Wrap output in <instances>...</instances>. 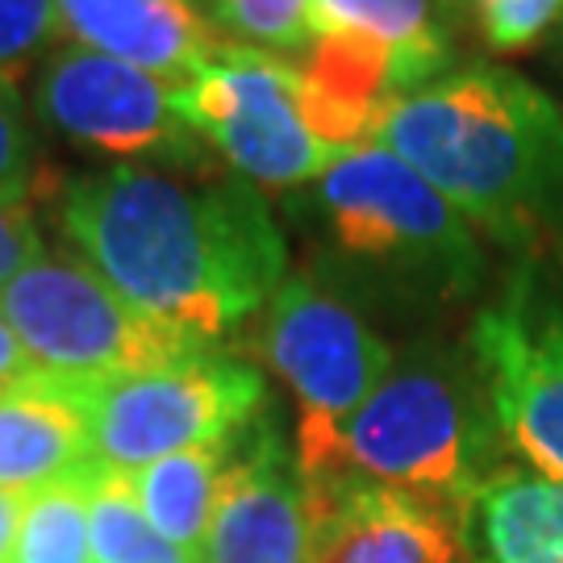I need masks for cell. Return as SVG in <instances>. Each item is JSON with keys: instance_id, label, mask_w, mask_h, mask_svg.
<instances>
[{"instance_id": "obj_12", "label": "cell", "mask_w": 563, "mask_h": 563, "mask_svg": "<svg viewBox=\"0 0 563 563\" xmlns=\"http://www.w3.org/2000/svg\"><path fill=\"white\" fill-rule=\"evenodd\" d=\"M313 493L309 563H463V518L367 481H330Z\"/></svg>"}, {"instance_id": "obj_6", "label": "cell", "mask_w": 563, "mask_h": 563, "mask_svg": "<svg viewBox=\"0 0 563 563\" xmlns=\"http://www.w3.org/2000/svg\"><path fill=\"white\" fill-rule=\"evenodd\" d=\"M0 305L34 367L71 384L159 372L218 346L146 318L76 251H46L0 288Z\"/></svg>"}, {"instance_id": "obj_5", "label": "cell", "mask_w": 563, "mask_h": 563, "mask_svg": "<svg viewBox=\"0 0 563 563\" xmlns=\"http://www.w3.org/2000/svg\"><path fill=\"white\" fill-rule=\"evenodd\" d=\"M260 355L297 401V463L305 484L330 467L342 426L393 372L397 351L360 305L313 267L288 272L260 313Z\"/></svg>"}, {"instance_id": "obj_25", "label": "cell", "mask_w": 563, "mask_h": 563, "mask_svg": "<svg viewBox=\"0 0 563 563\" xmlns=\"http://www.w3.org/2000/svg\"><path fill=\"white\" fill-rule=\"evenodd\" d=\"M38 367L30 360V351L21 346L18 330L9 322V313H4V305H0V388H9V384L25 380V376H34Z\"/></svg>"}, {"instance_id": "obj_9", "label": "cell", "mask_w": 563, "mask_h": 563, "mask_svg": "<svg viewBox=\"0 0 563 563\" xmlns=\"http://www.w3.org/2000/svg\"><path fill=\"white\" fill-rule=\"evenodd\" d=\"M34 113L71 146L113 163L197 172L209 146L184 113V88L63 38L34 76Z\"/></svg>"}, {"instance_id": "obj_4", "label": "cell", "mask_w": 563, "mask_h": 563, "mask_svg": "<svg viewBox=\"0 0 563 563\" xmlns=\"http://www.w3.org/2000/svg\"><path fill=\"white\" fill-rule=\"evenodd\" d=\"M501 426L472 351L418 339L397 351L380 388L342 426L318 484H384L463 518L476 488L501 467Z\"/></svg>"}, {"instance_id": "obj_26", "label": "cell", "mask_w": 563, "mask_h": 563, "mask_svg": "<svg viewBox=\"0 0 563 563\" xmlns=\"http://www.w3.org/2000/svg\"><path fill=\"white\" fill-rule=\"evenodd\" d=\"M21 501H25V497L0 488V563H9V555H13V539H18V522H21Z\"/></svg>"}, {"instance_id": "obj_11", "label": "cell", "mask_w": 563, "mask_h": 563, "mask_svg": "<svg viewBox=\"0 0 563 563\" xmlns=\"http://www.w3.org/2000/svg\"><path fill=\"white\" fill-rule=\"evenodd\" d=\"M309 551L313 493L297 451L272 418H255L234 439L201 563H309Z\"/></svg>"}, {"instance_id": "obj_27", "label": "cell", "mask_w": 563, "mask_h": 563, "mask_svg": "<svg viewBox=\"0 0 563 563\" xmlns=\"http://www.w3.org/2000/svg\"><path fill=\"white\" fill-rule=\"evenodd\" d=\"M555 34H560V51H563V13H560V25H555Z\"/></svg>"}, {"instance_id": "obj_19", "label": "cell", "mask_w": 563, "mask_h": 563, "mask_svg": "<svg viewBox=\"0 0 563 563\" xmlns=\"http://www.w3.org/2000/svg\"><path fill=\"white\" fill-rule=\"evenodd\" d=\"M88 547L92 563H188L146 522L130 481L101 467L88 484Z\"/></svg>"}, {"instance_id": "obj_18", "label": "cell", "mask_w": 563, "mask_h": 563, "mask_svg": "<svg viewBox=\"0 0 563 563\" xmlns=\"http://www.w3.org/2000/svg\"><path fill=\"white\" fill-rule=\"evenodd\" d=\"M92 472L46 484L21 501V522L9 563H92V547H88Z\"/></svg>"}, {"instance_id": "obj_22", "label": "cell", "mask_w": 563, "mask_h": 563, "mask_svg": "<svg viewBox=\"0 0 563 563\" xmlns=\"http://www.w3.org/2000/svg\"><path fill=\"white\" fill-rule=\"evenodd\" d=\"M42 151L38 125L30 118L25 92L0 80V201L42 197Z\"/></svg>"}, {"instance_id": "obj_24", "label": "cell", "mask_w": 563, "mask_h": 563, "mask_svg": "<svg viewBox=\"0 0 563 563\" xmlns=\"http://www.w3.org/2000/svg\"><path fill=\"white\" fill-rule=\"evenodd\" d=\"M46 255L38 225V197L0 201V288Z\"/></svg>"}, {"instance_id": "obj_17", "label": "cell", "mask_w": 563, "mask_h": 563, "mask_svg": "<svg viewBox=\"0 0 563 563\" xmlns=\"http://www.w3.org/2000/svg\"><path fill=\"white\" fill-rule=\"evenodd\" d=\"M234 439L213 446H192V451L167 455V460L125 476L134 497H139L142 514H146V522L155 526L188 563H201L205 555L213 509H218L225 472L234 460Z\"/></svg>"}, {"instance_id": "obj_7", "label": "cell", "mask_w": 563, "mask_h": 563, "mask_svg": "<svg viewBox=\"0 0 563 563\" xmlns=\"http://www.w3.org/2000/svg\"><path fill=\"white\" fill-rule=\"evenodd\" d=\"M76 397L97 467L130 476L167 455L234 439L267 409V384L251 363L209 346L159 372L76 384Z\"/></svg>"}, {"instance_id": "obj_2", "label": "cell", "mask_w": 563, "mask_h": 563, "mask_svg": "<svg viewBox=\"0 0 563 563\" xmlns=\"http://www.w3.org/2000/svg\"><path fill=\"white\" fill-rule=\"evenodd\" d=\"M372 142L460 209L476 234L563 255V104L497 63H467L384 104Z\"/></svg>"}, {"instance_id": "obj_3", "label": "cell", "mask_w": 563, "mask_h": 563, "mask_svg": "<svg viewBox=\"0 0 563 563\" xmlns=\"http://www.w3.org/2000/svg\"><path fill=\"white\" fill-rule=\"evenodd\" d=\"M305 192V218L322 239L313 267L334 288L405 309H446L476 297L488 260L476 225L376 142L346 151Z\"/></svg>"}, {"instance_id": "obj_10", "label": "cell", "mask_w": 563, "mask_h": 563, "mask_svg": "<svg viewBox=\"0 0 563 563\" xmlns=\"http://www.w3.org/2000/svg\"><path fill=\"white\" fill-rule=\"evenodd\" d=\"M467 351L505 446L563 484V309L522 272L472 318Z\"/></svg>"}, {"instance_id": "obj_1", "label": "cell", "mask_w": 563, "mask_h": 563, "mask_svg": "<svg viewBox=\"0 0 563 563\" xmlns=\"http://www.w3.org/2000/svg\"><path fill=\"white\" fill-rule=\"evenodd\" d=\"M59 230L92 272L146 318L205 342L267 309L288 276V239L255 184L234 172L184 184L159 167L109 163L55 188Z\"/></svg>"}, {"instance_id": "obj_14", "label": "cell", "mask_w": 563, "mask_h": 563, "mask_svg": "<svg viewBox=\"0 0 563 563\" xmlns=\"http://www.w3.org/2000/svg\"><path fill=\"white\" fill-rule=\"evenodd\" d=\"M92 430L76 384L34 372L0 388V488L30 497L46 484L88 476Z\"/></svg>"}, {"instance_id": "obj_16", "label": "cell", "mask_w": 563, "mask_h": 563, "mask_svg": "<svg viewBox=\"0 0 563 563\" xmlns=\"http://www.w3.org/2000/svg\"><path fill=\"white\" fill-rule=\"evenodd\" d=\"M488 563H563V484L501 463L463 514Z\"/></svg>"}, {"instance_id": "obj_20", "label": "cell", "mask_w": 563, "mask_h": 563, "mask_svg": "<svg viewBox=\"0 0 563 563\" xmlns=\"http://www.w3.org/2000/svg\"><path fill=\"white\" fill-rule=\"evenodd\" d=\"M201 18L230 34L234 46L267 51L292 63L313 46L309 0H201Z\"/></svg>"}, {"instance_id": "obj_15", "label": "cell", "mask_w": 563, "mask_h": 563, "mask_svg": "<svg viewBox=\"0 0 563 563\" xmlns=\"http://www.w3.org/2000/svg\"><path fill=\"white\" fill-rule=\"evenodd\" d=\"M443 0H309L313 38H360L393 63L397 97L451 71Z\"/></svg>"}, {"instance_id": "obj_8", "label": "cell", "mask_w": 563, "mask_h": 563, "mask_svg": "<svg viewBox=\"0 0 563 563\" xmlns=\"http://www.w3.org/2000/svg\"><path fill=\"white\" fill-rule=\"evenodd\" d=\"M184 113L209 155L260 192H301L346 155L313 130L301 67L234 42L184 88Z\"/></svg>"}, {"instance_id": "obj_28", "label": "cell", "mask_w": 563, "mask_h": 563, "mask_svg": "<svg viewBox=\"0 0 563 563\" xmlns=\"http://www.w3.org/2000/svg\"><path fill=\"white\" fill-rule=\"evenodd\" d=\"M446 4H460V0H446Z\"/></svg>"}, {"instance_id": "obj_13", "label": "cell", "mask_w": 563, "mask_h": 563, "mask_svg": "<svg viewBox=\"0 0 563 563\" xmlns=\"http://www.w3.org/2000/svg\"><path fill=\"white\" fill-rule=\"evenodd\" d=\"M63 38L188 84L218 59L222 38L192 0H55Z\"/></svg>"}, {"instance_id": "obj_23", "label": "cell", "mask_w": 563, "mask_h": 563, "mask_svg": "<svg viewBox=\"0 0 563 563\" xmlns=\"http://www.w3.org/2000/svg\"><path fill=\"white\" fill-rule=\"evenodd\" d=\"M481 34L493 51L518 55L560 25L563 0H472Z\"/></svg>"}, {"instance_id": "obj_21", "label": "cell", "mask_w": 563, "mask_h": 563, "mask_svg": "<svg viewBox=\"0 0 563 563\" xmlns=\"http://www.w3.org/2000/svg\"><path fill=\"white\" fill-rule=\"evenodd\" d=\"M63 25L55 0H0V80L25 92L42 59L59 46Z\"/></svg>"}]
</instances>
